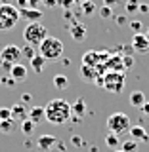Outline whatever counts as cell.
<instances>
[{
	"mask_svg": "<svg viewBox=\"0 0 149 152\" xmlns=\"http://www.w3.org/2000/svg\"><path fill=\"white\" fill-rule=\"evenodd\" d=\"M44 118L54 126H61L71 118V103L65 99H52L44 107Z\"/></svg>",
	"mask_w": 149,
	"mask_h": 152,
	"instance_id": "1",
	"label": "cell"
},
{
	"mask_svg": "<svg viewBox=\"0 0 149 152\" xmlns=\"http://www.w3.org/2000/svg\"><path fill=\"white\" fill-rule=\"evenodd\" d=\"M38 50H40V55L44 57L46 61H57L63 55V42L56 36H46L44 40L40 42Z\"/></svg>",
	"mask_w": 149,
	"mask_h": 152,
	"instance_id": "2",
	"label": "cell"
},
{
	"mask_svg": "<svg viewBox=\"0 0 149 152\" xmlns=\"http://www.w3.org/2000/svg\"><path fill=\"white\" fill-rule=\"evenodd\" d=\"M19 10L12 4H0V32H8L17 25Z\"/></svg>",
	"mask_w": 149,
	"mask_h": 152,
	"instance_id": "3",
	"label": "cell"
},
{
	"mask_svg": "<svg viewBox=\"0 0 149 152\" xmlns=\"http://www.w3.org/2000/svg\"><path fill=\"white\" fill-rule=\"evenodd\" d=\"M48 36V28L42 25L40 21L38 23H27L25 31H23V38L29 46H40V42Z\"/></svg>",
	"mask_w": 149,
	"mask_h": 152,
	"instance_id": "4",
	"label": "cell"
},
{
	"mask_svg": "<svg viewBox=\"0 0 149 152\" xmlns=\"http://www.w3.org/2000/svg\"><path fill=\"white\" fill-rule=\"evenodd\" d=\"M107 129L109 133H115V135H122L130 129V118L124 112H113L111 116L107 118Z\"/></svg>",
	"mask_w": 149,
	"mask_h": 152,
	"instance_id": "5",
	"label": "cell"
},
{
	"mask_svg": "<svg viewBox=\"0 0 149 152\" xmlns=\"http://www.w3.org/2000/svg\"><path fill=\"white\" fill-rule=\"evenodd\" d=\"M102 86L111 93H121L124 88V72H113V70L105 72L102 76Z\"/></svg>",
	"mask_w": 149,
	"mask_h": 152,
	"instance_id": "6",
	"label": "cell"
},
{
	"mask_svg": "<svg viewBox=\"0 0 149 152\" xmlns=\"http://www.w3.org/2000/svg\"><path fill=\"white\" fill-rule=\"evenodd\" d=\"M19 59H21V48L16 44H6L0 51V63L16 65Z\"/></svg>",
	"mask_w": 149,
	"mask_h": 152,
	"instance_id": "7",
	"label": "cell"
},
{
	"mask_svg": "<svg viewBox=\"0 0 149 152\" xmlns=\"http://www.w3.org/2000/svg\"><path fill=\"white\" fill-rule=\"evenodd\" d=\"M132 50L136 53H149V38L143 32H136L132 36Z\"/></svg>",
	"mask_w": 149,
	"mask_h": 152,
	"instance_id": "8",
	"label": "cell"
},
{
	"mask_svg": "<svg viewBox=\"0 0 149 152\" xmlns=\"http://www.w3.org/2000/svg\"><path fill=\"white\" fill-rule=\"evenodd\" d=\"M27 74H29L27 66H25V65H21V63L12 65V69H10V72H8V76H10V78H12L16 84L25 82V80H27Z\"/></svg>",
	"mask_w": 149,
	"mask_h": 152,
	"instance_id": "9",
	"label": "cell"
},
{
	"mask_svg": "<svg viewBox=\"0 0 149 152\" xmlns=\"http://www.w3.org/2000/svg\"><path fill=\"white\" fill-rule=\"evenodd\" d=\"M42 17V12L38 8H23L19 10V19H25L27 23H38Z\"/></svg>",
	"mask_w": 149,
	"mask_h": 152,
	"instance_id": "10",
	"label": "cell"
},
{
	"mask_svg": "<svg viewBox=\"0 0 149 152\" xmlns=\"http://www.w3.org/2000/svg\"><path fill=\"white\" fill-rule=\"evenodd\" d=\"M10 116H12L13 122H23V120H27L29 110L23 103H17V104H13V107H10Z\"/></svg>",
	"mask_w": 149,
	"mask_h": 152,
	"instance_id": "11",
	"label": "cell"
},
{
	"mask_svg": "<svg viewBox=\"0 0 149 152\" xmlns=\"http://www.w3.org/2000/svg\"><path fill=\"white\" fill-rule=\"evenodd\" d=\"M103 57L107 59L109 53H96V51H88V53H84V57H82V65L96 66L98 63H103Z\"/></svg>",
	"mask_w": 149,
	"mask_h": 152,
	"instance_id": "12",
	"label": "cell"
},
{
	"mask_svg": "<svg viewBox=\"0 0 149 152\" xmlns=\"http://www.w3.org/2000/svg\"><path fill=\"white\" fill-rule=\"evenodd\" d=\"M130 137H132V141H136V142H145L149 141V133L145 131V127L143 126H130Z\"/></svg>",
	"mask_w": 149,
	"mask_h": 152,
	"instance_id": "13",
	"label": "cell"
},
{
	"mask_svg": "<svg viewBox=\"0 0 149 152\" xmlns=\"http://www.w3.org/2000/svg\"><path fill=\"white\" fill-rule=\"evenodd\" d=\"M38 148H40L42 152H50L52 150V146L57 145V139L54 135H42V137H38Z\"/></svg>",
	"mask_w": 149,
	"mask_h": 152,
	"instance_id": "14",
	"label": "cell"
},
{
	"mask_svg": "<svg viewBox=\"0 0 149 152\" xmlns=\"http://www.w3.org/2000/svg\"><path fill=\"white\" fill-rule=\"evenodd\" d=\"M71 38H73L75 42H82L86 38V27L82 23H75V25H71Z\"/></svg>",
	"mask_w": 149,
	"mask_h": 152,
	"instance_id": "15",
	"label": "cell"
},
{
	"mask_svg": "<svg viewBox=\"0 0 149 152\" xmlns=\"http://www.w3.org/2000/svg\"><path fill=\"white\" fill-rule=\"evenodd\" d=\"M80 74H82L84 82H96V78H98V69H96V66L82 65V66H80Z\"/></svg>",
	"mask_w": 149,
	"mask_h": 152,
	"instance_id": "16",
	"label": "cell"
},
{
	"mask_svg": "<svg viewBox=\"0 0 149 152\" xmlns=\"http://www.w3.org/2000/svg\"><path fill=\"white\" fill-rule=\"evenodd\" d=\"M84 114H86V103H84V99H76V101L71 104V116L82 118Z\"/></svg>",
	"mask_w": 149,
	"mask_h": 152,
	"instance_id": "17",
	"label": "cell"
},
{
	"mask_svg": "<svg viewBox=\"0 0 149 152\" xmlns=\"http://www.w3.org/2000/svg\"><path fill=\"white\" fill-rule=\"evenodd\" d=\"M27 118L33 124H40L42 120H44V107H33V108H29V116Z\"/></svg>",
	"mask_w": 149,
	"mask_h": 152,
	"instance_id": "18",
	"label": "cell"
},
{
	"mask_svg": "<svg viewBox=\"0 0 149 152\" xmlns=\"http://www.w3.org/2000/svg\"><path fill=\"white\" fill-rule=\"evenodd\" d=\"M31 69L35 70L36 74H42V72H44V69H46V59L42 55H35L31 59Z\"/></svg>",
	"mask_w": 149,
	"mask_h": 152,
	"instance_id": "19",
	"label": "cell"
},
{
	"mask_svg": "<svg viewBox=\"0 0 149 152\" xmlns=\"http://www.w3.org/2000/svg\"><path fill=\"white\" fill-rule=\"evenodd\" d=\"M128 101H130L132 107L142 108V107H143V103H145L147 99H145V95H143V91H132V93H130V97H128Z\"/></svg>",
	"mask_w": 149,
	"mask_h": 152,
	"instance_id": "20",
	"label": "cell"
},
{
	"mask_svg": "<svg viewBox=\"0 0 149 152\" xmlns=\"http://www.w3.org/2000/svg\"><path fill=\"white\" fill-rule=\"evenodd\" d=\"M54 88H57L59 91L67 89V88H69V78H67L65 74H56L54 76Z\"/></svg>",
	"mask_w": 149,
	"mask_h": 152,
	"instance_id": "21",
	"label": "cell"
},
{
	"mask_svg": "<svg viewBox=\"0 0 149 152\" xmlns=\"http://www.w3.org/2000/svg\"><path fill=\"white\" fill-rule=\"evenodd\" d=\"M140 0H126V6H124V12L128 13V15H134V13L140 12Z\"/></svg>",
	"mask_w": 149,
	"mask_h": 152,
	"instance_id": "22",
	"label": "cell"
},
{
	"mask_svg": "<svg viewBox=\"0 0 149 152\" xmlns=\"http://www.w3.org/2000/svg\"><path fill=\"white\" fill-rule=\"evenodd\" d=\"M105 145H107L109 148L117 150L119 145H121V139H119V135H115V133H107V135H105Z\"/></svg>",
	"mask_w": 149,
	"mask_h": 152,
	"instance_id": "23",
	"label": "cell"
},
{
	"mask_svg": "<svg viewBox=\"0 0 149 152\" xmlns=\"http://www.w3.org/2000/svg\"><path fill=\"white\" fill-rule=\"evenodd\" d=\"M13 129H16V122H13L12 118H8V120L0 122V131H2V133H12Z\"/></svg>",
	"mask_w": 149,
	"mask_h": 152,
	"instance_id": "24",
	"label": "cell"
},
{
	"mask_svg": "<svg viewBox=\"0 0 149 152\" xmlns=\"http://www.w3.org/2000/svg\"><path fill=\"white\" fill-rule=\"evenodd\" d=\"M121 150L122 152H138V142L132 141V139H128V141H124L121 145Z\"/></svg>",
	"mask_w": 149,
	"mask_h": 152,
	"instance_id": "25",
	"label": "cell"
},
{
	"mask_svg": "<svg viewBox=\"0 0 149 152\" xmlns=\"http://www.w3.org/2000/svg\"><path fill=\"white\" fill-rule=\"evenodd\" d=\"M35 127H36V124H33L31 120H29V118H27V120H23V122H21V131L25 133V135H31V133L35 131Z\"/></svg>",
	"mask_w": 149,
	"mask_h": 152,
	"instance_id": "26",
	"label": "cell"
},
{
	"mask_svg": "<svg viewBox=\"0 0 149 152\" xmlns=\"http://www.w3.org/2000/svg\"><path fill=\"white\" fill-rule=\"evenodd\" d=\"M96 12V4L94 2H90V0H86V2L82 4V13L86 17H92V13Z\"/></svg>",
	"mask_w": 149,
	"mask_h": 152,
	"instance_id": "27",
	"label": "cell"
},
{
	"mask_svg": "<svg viewBox=\"0 0 149 152\" xmlns=\"http://www.w3.org/2000/svg\"><path fill=\"white\" fill-rule=\"evenodd\" d=\"M36 53H35V48L33 46H25V48H21V57H27V59H33V57H35Z\"/></svg>",
	"mask_w": 149,
	"mask_h": 152,
	"instance_id": "28",
	"label": "cell"
},
{
	"mask_svg": "<svg viewBox=\"0 0 149 152\" xmlns=\"http://www.w3.org/2000/svg\"><path fill=\"white\" fill-rule=\"evenodd\" d=\"M99 15H102L103 19H109V17H113V8H107V6H103L102 10H99Z\"/></svg>",
	"mask_w": 149,
	"mask_h": 152,
	"instance_id": "29",
	"label": "cell"
},
{
	"mask_svg": "<svg viewBox=\"0 0 149 152\" xmlns=\"http://www.w3.org/2000/svg\"><path fill=\"white\" fill-rule=\"evenodd\" d=\"M132 65H134V59H132L130 55H124L122 57V66H124V69H130Z\"/></svg>",
	"mask_w": 149,
	"mask_h": 152,
	"instance_id": "30",
	"label": "cell"
},
{
	"mask_svg": "<svg viewBox=\"0 0 149 152\" xmlns=\"http://www.w3.org/2000/svg\"><path fill=\"white\" fill-rule=\"evenodd\" d=\"M8 118H12L10 116V108H0V122L8 120Z\"/></svg>",
	"mask_w": 149,
	"mask_h": 152,
	"instance_id": "31",
	"label": "cell"
},
{
	"mask_svg": "<svg viewBox=\"0 0 149 152\" xmlns=\"http://www.w3.org/2000/svg\"><path fill=\"white\" fill-rule=\"evenodd\" d=\"M0 82H2L4 86H8V88H12V86H16V82H13V80L10 78L8 74H6V76H2V80H0Z\"/></svg>",
	"mask_w": 149,
	"mask_h": 152,
	"instance_id": "32",
	"label": "cell"
},
{
	"mask_svg": "<svg viewBox=\"0 0 149 152\" xmlns=\"http://www.w3.org/2000/svg\"><path fill=\"white\" fill-rule=\"evenodd\" d=\"M130 28L134 31V34H136V32L142 31V23L140 21H130Z\"/></svg>",
	"mask_w": 149,
	"mask_h": 152,
	"instance_id": "33",
	"label": "cell"
},
{
	"mask_svg": "<svg viewBox=\"0 0 149 152\" xmlns=\"http://www.w3.org/2000/svg\"><path fill=\"white\" fill-rule=\"evenodd\" d=\"M27 8H36L38 4H42V0H25Z\"/></svg>",
	"mask_w": 149,
	"mask_h": 152,
	"instance_id": "34",
	"label": "cell"
},
{
	"mask_svg": "<svg viewBox=\"0 0 149 152\" xmlns=\"http://www.w3.org/2000/svg\"><path fill=\"white\" fill-rule=\"evenodd\" d=\"M119 2H121V0H103V6H107V8H113V6H117Z\"/></svg>",
	"mask_w": 149,
	"mask_h": 152,
	"instance_id": "35",
	"label": "cell"
},
{
	"mask_svg": "<svg viewBox=\"0 0 149 152\" xmlns=\"http://www.w3.org/2000/svg\"><path fill=\"white\" fill-rule=\"evenodd\" d=\"M42 4L48 8H54V6H57V0H42Z\"/></svg>",
	"mask_w": 149,
	"mask_h": 152,
	"instance_id": "36",
	"label": "cell"
},
{
	"mask_svg": "<svg viewBox=\"0 0 149 152\" xmlns=\"http://www.w3.org/2000/svg\"><path fill=\"white\" fill-rule=\"evenodd\" d=\"M61 6H63V8H69V6H73V4H75V0H61Z\"/></svg>",
	"mask_w": 149,
	"mask_h": 152,
	"instance_id": "37",
	"label": "cell"
},
{
	"mask_svg": "<svg viewBox=\"0 0 149 152\" xmlns=\"http://www.w3.org/2000/svg\"><path fill=\"white\" fill-rule=\"evenodd\" d=\"M140 110H142L143 114H147V116H149V101H145V103H143V107L140 108Z\"/></svg>",
	"mask_w": 149,
	"mask_h": 152,
	"instance_id": "38",
	"label": "cell"
},
{
	"mask_svg": "<svg viewBox=\"0 0 149 152\" xmlns=\"http://www.w3.org/2000/svg\"><path fill=\"white\" fill-rule=\"evenodd\" d=\"M140 12L142 13H147L149 12V6H147V4H140Z\"/></svg>",
	"mask_w": 149,
	"mask_h": 152,
	"instance_id": "39",
	"label": "cell"
},
{
	"mask_svg": "<svg viewBox=\"0 0 149 152\" xmlns=\"http://www.w3.org/2000/svg\"><path fill=\"white\" fill-rule=\"evenodd\" d=\"M75 2H76V4H84L86 0H75Z\"/></svg>",
	"mask_w": 149,
	"mask_h": 152,
	"instance_id": "40",
	"label": "cell"
},
{
	"mask_svg": "<svg viewBox=\"0 0 149 152\" xmlns=\"http://www.w3.org/2000/svg\"><path fill=\"white\" fill-rule=\"evenodd\" d=\"M10 2H12V0H2V4H10Z\"/></svg>",
	"mask_w": 149,
	"mask_h": 152,
	"instance_id": "41",
	"label": "cell"
},
{
	"mask_svg": "<svg viewBox=\"0 0 149 152\" xmlns=\"http://www.w3.org/2000/svg\"><path fill=\"white\" fill-rule=\"evenodd\" d=\"M145 36H147V38H149V27H147V32H145Z\"/></svg>",
	"mask_w": 149,
	"mask_h": 152,
	"instance_id": "42",
	"label": "cell"
},
{
	"mask_svg": "<svg viewBox=\"0 0 149 152\" xmlns=\"http://www.w3.org/2000/svg\"><path fill=\"white\" fill-rule=\"evenodd\" d=\"M113 152H122V150H121V148H117V150H113Z\"/></svg>",
	"mask_w": 149,
	"mask_h": 152,
	"instance_id": "43",
	"label": "cell"
},
{
	"mask_svg": "<svg viewBox=\"0 0 149 152\" xmlns=\"http://www.w3.org/2000/svg\"><path fill=\"white\" fill-rule=\"evenodd\" d=\"M147 133H149V131H147Z\"/></svg>",
	"mask_w": 149,
	"mask_h": 152,
	"instance_id": "44",
	"label": "cell"
}]
</instances>
